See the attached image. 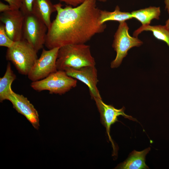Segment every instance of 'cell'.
<instances>
[{"instance_id":"obj_1","label":"cell","mask_w":169,"mask_h":169,"mask_svg":"<svg viewBox=\"0 0 169 169\" xmlns=\"http://www.w3.org/2000/svg\"><path fill=\"white\" fill-rule=\"evenodd\" d=\"M95 0H86L73 8L54 4L57 14L48 28L45 45L49 49L75 44H85L106 28L99 22L100 10Z\"/></svg>"},{"instance_id":"obj_2","label":"cell","mask_w":169,"mask_h":169,"mask_svg":"<svg viewBox=\"0 0 169 169\" xmlns=\"http://www.w3.org/2000/svg\"><path fill=\"white\" fill-rule=\"evenodd\" d=\"M95 65L89 45L84 44H71L59 49L56 61L58 70L64 71L67 68L78 69Z\"/></svg>"},{"instance_id":"obj_3","label":"cell","mask_w":169,"mask_h":169,"mask_svg":"<svg viewBox=\"0 0 169 169\" xmlns=\"http://www.w3.org/2000/svg\"><path fill=\"white\" fill-rule=\"evenodd\" d=\"M37 53L27 41L22 39L7 49L6 58L12 62L20 74L28 75L38 59Z\"/></svg>"},{"instance_id":"obj_4","label":"cell","mask_w":169,"mask_h":169,"mask_svg":"<svg viewBox=\"0 0 169 169\" xmlns=\"http://www.w3.org/2000/svg\"><path fill=\"white\" fill-rule=\"evenodd\" d=\"M77 80L68 76L64 70H57L45 78L32 82L31 86L34 90H48L51 94L62 95L77 86Z\"/></svg>"},{"instance_id":"obj_5","label":"cell","mask_w":169,"mask_h":169,"mask_svg":"<svg viewBox=\"0 0 169 169\" xmlns=\"http://www.w3.org/2000/svg\"><path fill=\"white\" fill-rule=\"evenodd\" d=\"M129 29L125 21L119 22L112 45L116 55L111 63L112 68H117L120 65L123 58L127 55L128 50L131 48L139 47L143 44V42L137 37H131L129 35Z\"/></svg>"},{"instance_id":"obj_6","label":"cell","mask_w":169,"mask_h":169,"mask_svg":"<svg viewBox=\"0 0 169 169\" xmlns=\"http://www.w3.org/2000/svg\"><path fill=\"white\" fill-rule=\"evenodd\" d=\"M48 28L32 13L25 15L23 39L27 41L38 52L45 45Z\"/></svg>"},{"instance_id":"obj_7","label":"cell","mask_w":169,"mask_h":169,"mask_svg":"<svg viewBox=\"0 0 169 169\" xmlns=\"http://www.w3.org/2000/svg\"><path fill=\"white\" fill-rule=\"evenodd\" d=\"M59 48L43 49L39 59L31 69L28 77L32 82L43 79L58 70L56 61Z\"/></svg>"},{"instance_id":"obj_8","label":"cell","mask_w":169,"mask_h":169,"mask_svg":"<svg viewBox=\"0 0 169 169\" xmlns=\"http://www.w3.org/2000/svg\"><path fill=\"white\" fill-rule=\"evenodd\" d=\"M64 71L68 76L85 84L89 88L92 98H101L97 86L99 80L95 66H85L78 69L67 68Z\"/></svg>"},{"instance_id":"obj_9","label":"cell","mask_w":169,"mask_h":169,"mask_svg":"<svg viewBox=\"0 0 169 169\" xmlns=\"http://www.w3.org/2000/svg\"><path fill=\"white\" fill-rule=\"evenodd\" d=\"M24 17L20 9L11 10L1 13L0 21L4 24L8 36L14 42L23 39Z\"/></svg>"},{"instance_id":"obj_10","label":"cell","mask_w":169,"mask_h":169,"mask_svg":"<svg viewBox=\"0 0 169 169\" xmlns=\"http://www.w3.org/2000/svg\"><path fill=\"white\" fill-rule=\"evenodd\" d=\"M95 100L96 106L100 114L101 122L106 129L107 135L109 140L111 142L114 152L115 151V146L110 135V126L112 125L118 121V117L121 115L125 118L133 121L137 120L131 116L127 115L124 113V107L120 109L115 108L113 105H108L104 103L102 98H95Z\"/></svg>"},{"instance_id":"obj_11","label":"cell","mask_w":169,"mask_h":169,"mask_svg":"<svg viewBox=\"0 0 169 169\" xmlns=\"http://www.w3.org/2000/svg\"><path fill=\"white\" fill-rule=\"evenodd\" d=\"M6 100L10 101L13 108L18 113L24 116L35 129L37 130L39 129V123L38 112L26 97L22 95L15 93L11 89Z\"/></svg>"},{"instance_id":"obj_12","label":"cell","mask_w":169,"mask_h":169,"mask_svg":"<svg viewBox=\"0 0 169 169\" xmlns=\"http://www.w3.org/2000/svg\"><path fill=\"white\" fill-rule=\"evenodd\" d=\"M55 11L56 10L54 4H53L51 0H34L32 13L41 19L48 28L52 22L51 16Z\"/></svg>"},{"instance_id":"obj_13","label":"cell","mask_w":169,"mask_h":169,"mask_svg":"<svg viewBox=\"0 0 169 169\" xmlns=\"http://www.w3.org/2000/svg\"><path fill=\"white\" fill-rule=\"evenodd\" d=\"M150 149L151 148L148 147L140 151L134 150L130 153L128 158L116 168L122 169H149L145 163V158Z\"/></svg>"},{"instance_id":"obj_14","label":"cell","mask_w":169,"mask_h":169,"mask_svg":"<svg viewBox=\"0 0 169 169\" xmlns=\"http://www.w3.org/2000/svg\"><path fill=\"white\" fill-rule=\"evenodd\" d=\"M133 18L138 20L142 25H150L153 19H159L161 10L159 7H150L131 12Z\"/></svg>"},{"instance_id":"obj_15","label":"cell","mask_w":169,"mask_h":169,"mask_svg":"<svg viewBox=\"0 0 169 169\" xmlns=\"http://www.w3.org/2000/svg\"><path fill=\"white\" fill-rule=\"evenodd\" d=\"M144 31L152 32L156 38L165 42L169 47V29L165 25H142L134 32L133 36L137 37L140 33Z\"/></svg>"},{"instance_id":"obj_16","label":"cell","mask_w":169,"mask_h":169,"mask_svg":"<svg viewBox=\"0 0 169 169\" xmlns=\"http://www.w3.org/2000/svg\"><path fill=\"white\" fill-rule=\"evenodd\" d=\"M16 76L12 69L10 62L8 63L5 73L0 78V101L6 100L8 94L12 89L11 85L16 79Z\"/></svg>"},{"instance_id":"obj_17","label":"cell","mask_w":169,"mask_h":169,"mask_svg":"<svg viewBox=\"0 0 169 169\" xmlns=\"http://www.w3.org/2000/svg\"><path fill=\"white\" fill-rule=\"evenodd\" d=\"M132 18H133L131 13L121 11L119 7L117 6L115 10L113 12L100 10L99 22L101 24L109 21L120 22Z\"/></svg>"},{"instance_id":"obj_18","label":"cell","mask_w":169,"mask_h":169,"mask_svg":"<svg viewBox=\"0 0 169 169\" xmlns=\"http://www.w3.org/2000/svg\"><path fill=\"white\" fill-rule=\"evenodd\" d=\"M15 42L12 40L7 35L4 24L0 25V46L11 48L13 46Z\"/></svg>"},{"instance_id":"obj_19","label":"cell","mask_w":169,"mask_h":169,"mask_svg":"<svg viewBox=\"0 0 169 169\" xmlns=\"http://www.w3.org/2000/svg\"><path fill=\"white\" fill-rule=\"evenodd\" d=\"M21 0V6L20 9L24 15L31 13L34 0Z\"/></svg>"},{"instance_id":"obj_20","label":"cell","mask_w":169,"mask_h":169,"mask_svg":"<svg viewBox=\"0 0 169 169\" xmlns=\"http://www.w3.org/2000/svg\"><path fill=\"white\" fill-rule=\"evenodd\" d=\"M60 2H64L67 4L76 7L83 3L86 0H59ZM100 2H105L107 0H95Z\"/></svg>"},{"instance_id":"obj_21","label":"cell","mask_w":169,"mask_h":169,"mask_svg":"<svg viewBox=\"0 0 169 169\" xmlns=\"http://www.w3.org/2000/svg\"><path fill=\"white\" fill-rule=\"evenodd\" d=\"M7 2L10 7L11 10L20 9L21 6V0H3Z\"/></svg>"},{"instance_id":"obj_22","label":"cell","mask_w":169,"mask_h":169,"mask_svg":"<svg viewBox=\"0 0 169 169\" xmlns=\"http://www.w3.org/2000/svg\"><path fill=\"white\" fill-rule=\"evenodd\" d=\"M11 10L9 5L4 4L2 2H0V12L3 13Z\"/></svg>"},{"instance_id":"obj_23","label":"cell","mask_w":169,"mask_h":169,"mask_svg":"<svg viewBox=\"0 0 169 169\" xmlns=\"http://www.w3.org/2000/svg\"><path fill=\"white\" fill-rule=\"evenodd\" d=\"M165 9L167 10L169 9V0H165Z\"/></svg>"},{"instance_id":"obj_24","label":"cell","mask_w":169,"mask_h":169,"mask_svg":"<svg viewBox=\"0 0 169 169\" xmlns=\"http://www.w3.org/2000/svg\"><path fill=\"white\" fill-rule=\"evenodd\" d=\"M169 14V9L167 10ZM166 27L169 29V18L168 19L166 22V25H165Z\"/></svg>"}]
</instances>
